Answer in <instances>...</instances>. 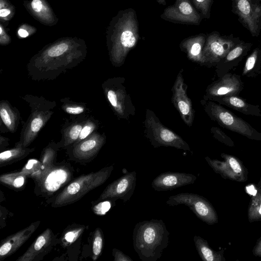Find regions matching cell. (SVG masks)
<instances>
[{"instance_id":"1","label":"cell","mask_w":261,"mask_h":261,"mask_svg":"<svg viewBox=\"0 0 261 261\" xmlns=\"http://www.w3.org/2000/svg\"><path fill=\"white\" fill-rule=\"evenodd\" d=\"M85 41L77 37H63L45 45L27 64L29 76L34 81L54 80L77 66L86 58Z\"/></svg>"},{"instance_id":"2","label":"cell","mask_w":261,"mask_h":261,"mask_svg":"<svg viewBox=\"0 0 261 261\" xmlns=\"http://www.w3.org/2000/svg\"><path fill=\"white\" fill-rule=\"evenodd\" d=\"M106 43L110 60L115 66L122 65L139 40V22L133 8L119 10L106 30Z\"/></svg>"},{"instance_id":"3","label":"cell","mask_w":261,"mask_h":261,"mask_svg":"<svg viewBox=\"0 0 261 261\" xmlns=\"http://www.w3.org/2000/svg\"><path fill=\"white\" fill-rule=\"evenodd\" d=\"M170 232L162 220L137 223L133 232L134 250L142 261H156L169 242Z\"/></svg>"},{"instance_id":"4","label":"cell","mask_w":261,"mask_h":261,"mask_svg":"<svg viewBox=\"0 0 261 261\" xmlns=\"http://www.w3.org/2000/svg\"><path fill=\"white\" fill-rule=\"evenodd\" d=\"M22 98L28 103L31 113L22 125L19 141L15 144L28 147L53 115L56 103L43 96L30 94Z\"/></svg>"},{"instance_id":"5","label":"cell","mask_w":261,"mask_h":261,"mask_svg":"<svg viewBox=\"0 0 261 261\" xmlns=\"http://www.w3.org/2000/svg\"><path fill=\"white\" fill-rule=\"evenodd\" d=\"M113 169V166L111 165L72 180L54 198L51 206H64L79 201L87 193L103 184L110 176Z\"/></svg>"},{"instance_id":"6","label":"cell","mask_w":261,"mask_h":261,"mask_svg":"<svg viewBox=\"0 0 261 261\" xmlns=\"http://www.w3.org/2000/svg\"><path fill=\"white\" fill-rule=\"evenodd\" d=\"M202 103L208 117L220 126L248 139L261 140V133L221 105L210 100H204Z\"/></svg>"},{"instance_id":"7","label":"cell","mask_w":261,"mask_h":261,"mask_svg":"<svg viewBox=\"0 0 261 261\" xmlns=\"http://www.w3.org/2000/svg\"><path fill=\"white\" fill-rule=\"evenodd\" d=\"M146 137L155 148L172 147L185 151H191L189 144L179 136L165 127L154 113L147 110L144 121Z\"/></svg>"},{"instance_id":"8","label":"cell","mask_w":261,"mask_h":261,"mask_svg":"<svg viewBox=\"0 0 261 261\" xmlns=\"http://www.w3.org/2000/svg\"><path fill=\"white\" fill-rule=\"evenodd\" d=\"M124 83L122 77L110 78L102 83V88L115 115L120 119H128L134 114L135 108Z\"/></svg>"},{"instance_id":"9","label":"cell","mask_w":261,"mask_h":261,"mask_svg":"<svg viewBox=\"0 0 261 261\" xmlns=\"http://www.w3.org/2000/svg\"><path fill=\"white\" fill-rule=\"evenodd\" d=\"M72 176L73 170L69 166L54 164L34 179L35 191L40 196H51L68 184L72 180Z\"/></svg>"},{"instance_id":"10","label":"cell","mask_w":261,"mask_h":261,"mask_svg":"<svg viewBox=\"0 0 261 261\" xmlns=\"http://www.w3.org/2000/svg\"><path fill=\"white\" fill-rule=\"evenodd\" d=\"M241 41L239 37H234L233 34L221 35L217 31L207 34L203 50L206 65L216 66Z\"/></svg>"},{"instance_id":"11","label":"cell","mask_w":261,"mask_h":261,"mask_svg":"<svg viewBox=\"0 0 261 261\" xmlns=\"http://www.w3.org/2000/svg\"><path fill=\"white\" fill-rule=\"evenodd\" d=\"M166 203L170 206L185 205L197 217L207 223H212L216 220L215 213L210 203L198 194L191 193H179L170 196Z\"/></svg>"},{"instance_id":"12","label":"cell","mask_w":261,"mask_h":261,"mask_svg":"<svg viewBox=\"0 0 261 261\" xmlns=\"http://www.w3.org/2000/svg\"><path fill=\"white\" fill-rule=\"evenodd\" d=\"M232 11L253 37H258L261 30V5L252 0H231Z\"/></svg>"},{"instance_id":"13","label":"cell","mask_w":261,"mask_h":261,"mask_svg":"<svg viewBox=\"0 0 261 261\" xmlns=\"http://www.w3.org/2000/svg\"><path fill=\"white\" fill-rule=\"evenodd\" d=\"M161 18L174 23L199 25L203 19L197 11L191 0H176L166 7L160 15Z\"/></svg>"},{"instance_id":"14","label":"cell","mask_w":261,"mask_h":261,"mask_svg":"<svg viewBox=\"0 0 261 261\" xmlns=\"http://www.w3.org/2000/svg\"><path fill=\"white\" fill-rule=\"evenodd\" d=\"M244 87L241 75L228 72L222 75L207 86L204 100L230 95H239Z\"/></svg>"},{"instance_id":"15","label":"cell","mask_w":261,"mask_h":261,"mask_svg":"<svg viewBox=\"0 0 261 261\" xmlns=\"http://www.w3.org/2000/svg\"><path fill=\"white\" fill-rule=\"evenodd\" d=\"M136 181V172H128L108 185L98 200H116L120 199L125 202L133 196Z\"/></svg>"},{"instance_id":"16","label":"cell","mask_w":261,"mask_h":261,"mask_svg":"<svg viewBox=\"0 0 261 261\" xmlns=\"http://www.w3.org/2000/svg\"><path fill=\"white\" fill-rule=\"evenodd\" d=\"M106 141L105 134L95 131L68 150L74 159L79 162H89L96 156Z\"/></svg>"},{"instance_id":"17","label":"cell","mask_w":261,"mask_h":261,"mask_svg":"<svg viewBox=\"0 0 261 261\" xmlns=\"http://www.w3.org/2000/svg\"><path fill=\"white\" fill-rule=\"evenodd\" d=\"M181 71L178 74L172 88V101L182 120L190 126L194 120L195 112L191 100L187 95V85Z\"/></svg>"},{"instance_id":"18","label":"cell","mask_w":261,"mask_h":261,"mask_svg":"<svg viewBox=\"0 0 261 261\" xmlns=\"http://www.w3.org/2000/svg\"><path fill=\"white\" fill-rule=\"evenodd\" d=\"M196 179L195 175L190 173L166 172L156 176L151 185L156 191H166L193 184Z\"/></svg>"},{"instance_id":"19","label":"cell","mask_w":261,"mask_h":261,"mask_svg":"<svg viewBox=\"0 0 261 261\" xmlns=\"http://www.w3.org/2000/svg\"><path fill=\"white\" fill-rule=\"evenodd\" d=\"M55 241V237L51 230L46 229L16 261H38L42 259L51 250Z\"/></svg>"},{"instance_id":"20","label":"cell","mask_w":261,"mask_h":261,"mask_svg":"<svg viewBox=\"0 0 261 261\" xmlns=\"http://www.w3.org/2000/svg\"><path fill=\"white\" fill-rule=\"evenodd\" d=\"M253 44L251 42L241 40L216 65V71L218 77L230 72L236 68L246 57Z\"/></svg>"},{"instance_id":"21","label":"cell","mask_w":261,"mask_h":261,"mask_svg":"<svg viewBox=\"0 0 261 261\" xmlns=\"http://www.w3.org/2000/svg\"><path fill=\"white\" fill-rule=\"evenodd\" d=\"M23 5L28 12L43 25L53 26L59 18L47 0H24Z\"/></svg>"},{"instance_id":"22","label":"cell","mask_w":261,"mask_h":261,"mask_svg":"<svg viewBox=\"0 0 261 261\" xmlns=\"http://www.w3.org/2000/svg\"><path fill=\"white\" fill-rule=\"evenodd\" d=\"M37 221L3 240L1 243L0 259L14 253L31 237L40 224Z\"/></svg>"},{"instance_id":"23","label":"cell","mask_w":261,"mask_h":261,"mask_svg":"<svg viewBox=\"0 0 261 261\" xmlns=\"http://www.w3.org/2000/svg\"><path fill=\"white\" fill-rule=\"evenodd\" d=\"M89 116L87 114L77 115L64 123L61 129V140L57 143L59 148L68 149L76 143Z\"/></svg>"},{"instance_id":"24","label":"cell","mask_w":261,"mask_h":261,"mask_svg":"<svg viewBox=\"0 0 261 261\" xmlns=\"http://www.w3.org/2000/svg\"><path fill=\"white\" fill-rule=\"evenodd\" d=\"M206 35L200 33L184 39L180 43L181 50L184 51L188 59L200 64H205L203 50L206 41Z\"/></svg>"},{"instance_id":"25","label":"cell","mask_w":261,"mask_h":261,"mask_svg":"<svg viewBox=\"0 0 261 261\" xmlns=\"http://www.w3.org/2000/svg\"><path fill=\"white\" fill-rule=\"evenodd\" d=\"M216 102L230 108L244 115L261 117V110L258 105L247 102L239 95H230L213 99Z\"/></svg>"},{"instance_id":"26","label":"cell","mask_w":261,"mask_h":261,"mask_svg":"<svg viewBox=\"0 0 261 261\" xmlns=\"http://www.w3.org/2000/svg\"><path fill=\"white\" fill-rule=\"evenodd\" d=\"M0 116L1 121L8 131L15 133L21 118L18 110L13 107L8 100H2L0 102Z\"/></svg>"},{"instance_id":"27","label":"cell","mask_w":261,"mask_h":261,"mask_svg":"<svg viewBox=\"0 0 261 261\" xmlns=\"http://www.w3.org/2000/svg\"><path fill=\"white\" fill-rule=\"evenodd\" d=\"M261 74V47H255L246 58L242 75L247 77H256Z\"/></svg>"},{"instance_id":"28","label":"cell","mask_w":261,"mask_h":261,"mask_svg":"<svg viewBox=\"0 0 261 261\" xmlns=\"http://www.w3.org/2000/svg\"><path fill=\"white\" fill-rule=\"evenodd\" d=\"M34 150V148H29L15 144L14 148L1 153L0 167L11 164L22 160L33 152Z\"/></svg>"},{"instance_id":"29","label":"cell","mask_w":261,"mask_h":261,"mask_svg":"<svg viewBox=\"0 0 261 261\" xmlns=\"http://www.w3.org/2000/svg\"><path fill=\"white\" fill-rule=\"evenodd\" d=\"M28 175L21 171L4 174L0 176V182L9 188L20 189L24 187Z\"/></svg>"},{"instance_id":"30","label":"cell","mask_w":261,"mask_h":261,"mask_svg":"<svg viewBox=\"0 0 261 261\" xmlns=\"http://www.w3.org/2000/svg\"><path fill=\"white\" fill-rule=\"evenodd\" d=\"M195 247L201 258L205 261H213L217 259V256L209 247L207 242L198 236L193 238Z\"/></svg>"},{"instance_id":"31","label":"cell","mask_w":261,"mask_h":261,"mask_svg":"<svg viewBox=\"0 0 261 261\" xmlns=\"http://www.w3.org/2000/svg\"><path fill=\"white\" fill-rule=\"evenodd\" d=\"M59 149L58 144L51 141L43 149L40 161L43 165V171L54 164Z\"/></svg>"},{"instance_id":"32","label":"cell","mask_w":261,"mask_h":261,"mask_svg":"<svg viewBox=\"0 0 261 261\" xmlns=\"http://www.w3.org/2000/svg\"><path fill=\"white\" fill-rule=\"evenodd\" d=\"M61 101L63 103L61 106L62 110L67 114L77 116L89 113L85 103L72 101L67 98L61 99Z\"/></svg>"},{"instance_id":"33","label":"cell","mask_w":261,"mask_h":261,"mask_svg":"<svg viewBox=\"0 0 261 261\" xmlns=\"http://www.w3.org/2000/svg\"><path fill=\"white\" fill-rule=\"evenodd\" d=\"M15 12V6L9 0H0V23L7 27Z\"/></svg>"},{"instance_id":"34","label":"cell","mask_w":261,"mask_h":261,"mask_svg":"<svg viewBox=\"0 0 261 261\" xmlns=\"http://www.w3.org/2000/svg\"><path fill=\"white\" fill-rule=\"evenodd\" d=\"M21 171L34 180L42 174L44 168L40 161L31 159L28 161Z\"/></svg>"},{"instance_id":"35","label":"cell","mask_w":261,"mask_h":261,"mask_svg":"<svg viewBox=\"0 0 261 261\" xmlns=\"http://www.w3.org/2000/svg\"><path fill=\"white\" fill-rule=\"evenodd\" d=\"M104 243V238L101 229L98 227L94 231L92 244V259L96 260L101 255Z\"/></svg>"},{"instance_id":"36","label":"cell","mask_w":261,"mask_h":261,"mask_svg":"<svg viewBox=\"0 0 261 261\" xmlns=\"http://www.w3.org/2000/svg\"><path fill=\"white\" fill-rule=\"evenodd\" d=\"M99 126L98 120L95 119L92 116H89L80 132L79 138L76 143L87 138L93 132L96 131Z\"/></svg>"},{"instance_id":"37","label":"cell","mask_w":261,"mask_h":261,"mask_svg":"<svg viewBox=\"0 0 261 261\" xmlns=\"http://www.w3.org/2000/svg\"><path fill=\"white\" fill-rule=\"evenodd\" d=\"M195 8L201 13L203 18L209 19L214 0H192Z\"/></svg>"},{"instance_id":"38","label":"cell","mask_w":261,"mask_h":261,"mask_svg":"<svg viewBox=\"0 0 261 261\" xmlns=\"http://www.w3.org/2000/svg\"><path fill=\"white\" fill-rule=\"evenodd\" d=\"M36 32V28L24 23H22L17 28V35L19 38H25L34 35Z\"/></svg>"},{"instance_id":"39","label":"cell","mask_w":261,"mask_h":261,"mask_svg":"<svg viewBox=\"0 0 261 261\" xmlns=\"http://www.w3.org/2000/svg\"><path fill=\"white\" fill-rule=\"evenodd\" d=\"M211 132L213 137L219 141L229 145H233L232 140L222 129L217 127H212Z\"/></svg>"},{"instance_id":"40","label":"cell","mask_w":261,"mask_h":261,"mask_svg":"<svg viewBox=\"0 0 261 261\" xmlns=\"http://www.w3.org/2000/svg\"><path fill=\"white\" fill-rule=\"evenodd\" d=\"M111 202L110 200L101 201L94 205L93 210L94 213L98 215H105L111 208Z\"/></svg>"},{"instance_id":"41","label":"cell","mask_w":261,"mask_h":261,"mask_svg":"<svg viewBox=\"0 0 261 261\" xmlns=\"http://www.w3.org/2000/svg\"><path fill=\"white\" fill-rule=\"evenodd\" d=\"M11 38L7 30L2 23H0V44L5 46L11 42Z\"/></svg>"},{"instance_id":"42","label":"cell","mask_w":261,"mask_h":261,"mask_svg":"<svg viewBox=\"0 0 261 261\" xmlns=\"http://www.w3.org/2000/svg\"><path fill=\"white\" fill-rule=\"evenodd\" d=\"M112 254L114 257V261H133V259L129 256L116 248L113 249Z\"/></svg>"},{"instance_id":"43","label":"cell","mask_w":261,"mask_h":261,"mask_svg":"<svg viewBox=\"0 0 261 261\" xmlns=\"http://www.w3.org/2000/svg\"><path fill=\"white\" fill-rule=\"evenodd\" d=\"M229 163L233 171L236 173H240L241 171V167L237 161V160L233 157L229 158Z\"/></svg>"},{"instance_id":"44","label":"cell","mask_w":261,"mask_h":261,"mask_svg":"<svg viewBox=\"0 0 261 261\" xmlns=\"http://www.w3.org/2000/svg\"><path fill=\"white\" fill-rule=\"evenodd\" d=\"M82 229L78 230H73L68 232L65 235V239L68 242H72L74 239L77 238L79 231H81Z\"/></svg>"},{"instance_id":"45","label":"cell","mask_w":261,"mask_h":261,"mask_svg":"<svg viewBox=\"0 0 261 261\" xmlns=\"http://www.w3.org/2000/svg\"><path fill=\"white\" fill-rule=\"evenodd\" d=\"M9 139L1 136L0 137V146L1 149L6 147L9 145Z\"/></svg>"},{"instance_id":"46","label":"cell","mask_w":261,"mask_h":261,"mask_svg":"<svg viewBox=\"0 0 261 261\" xmlns=\"http://www.w3.org/2000/svg\"><path fill=\"white\" fill-rule=\"evenodd\" d=\"M246 190L247 192L252 195H255L256 194V190L254 189V186L253 185H251L247 187Z\"/></svg>"},{"instance_id":"47","label":"cell","mask_w":261,"mask_h":261,"mask_svg":"<svg viewBox=\"0 0 261 261\" xmlns=\"http://www.w3.org/2000/svg\"><path fill=\"white\" fill-rule=\"evenodd\" d=\"M159 4L165 6L166 5V0H156Z\"/></svg>"},{"instance_id":"48","label":"cell","mask_w":261,"mask_h":261,"mask_svg":"<svg viewBox=\"0 0 261 261\" xmlns=\"http://www.w3.org/2000/svg\"><path fill=\"white\" fill-rule=\"evenodd\" d=\"M259 213H260V214H261V205H260V207L259 210Z\"/></svg>"}]
</instances>
